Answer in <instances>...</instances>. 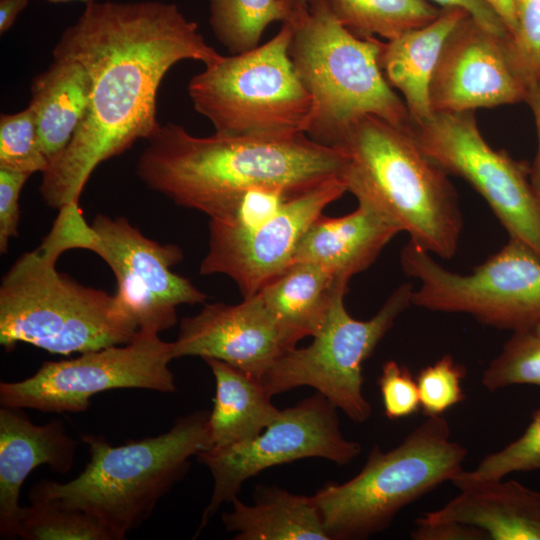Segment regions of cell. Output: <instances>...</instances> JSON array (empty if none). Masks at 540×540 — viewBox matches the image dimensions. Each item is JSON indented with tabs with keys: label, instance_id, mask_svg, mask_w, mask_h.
Returning <instances> with one entry per match:
<instances>
[{
	"label": "cell",
	"instance_id": "1",
	"mask_svg": "<svg viewBox=\"0 0 540 540\" xmlns=\"http://www.w3.org/2000/svg\"><path fill=\"white\" fill-rule=\"evenodd\" d=\"M52 55L79 61L90 77L85 116L67 147L42 173L39 191L51 208L77 202L95 168L160 125L157 92L177 62L206 66L223 55L172 3L93 2L68 26Z\"/></svg>",
	"mask_w": 540,
	"mask_h": 540
},
{
	"label": "cell",
	"instance_id": "16",
	"mask_svg": "<svg viewBox=\"0 0 540 540\" xmlns=\"http://www.w3.org/2000/svg\"><path fill=\"white\" fill-rule=\"evenodd\" d=\"M528 90L510 38L467 14L444 42L429 101L432 112H465L525 102Z\"/></svg>",
	"mask_w": 540,
	"mask_h": 540
},
{
	"label": "cell",
	"instance_id": "43",
	"mask_svg": "<svg viewBox=\"0 0 540 540\" xmlns=\"http://www.w3.org/2000/svg\"><path fill=\"white\" fill-rule=\"evenodd\" d=\"M530 330L540 336V319L530 328Z\"/></svg>",
	"mask_w": 540,
	"mask_h": 540
},
{
	"label": "cell",
	"instance_id": "20",
	"mask_svg": "<svg viewBox=\"0 0 540 540\" xmlns=\"http://www.w3.org/2000/svg\"><path fill=\"white\" fill-rule=\"evenodd\" d=\"M459 493L419 524L457 522L483 530L493 540H540V492L502 479L454 484Z\"/></svg>",
	"mask_w": 540,
	"mask_h": 540
},
{
	"label": "cell",
	"instance_id": "37",
	"mask_svg": "<svg viewBox=\"0 0 540 540\" xmlns=\"http://www.w3.org/2000/svg\"><path fill=\"white\" fill-rule=\"evenodd\" d=\"M436 5L446 7H458L465 10L482 26L493 33L509 37L508 31L491 6L485 0H429Z\"/></svg>",
	"mask_w": 540,
	"mask_h": 540
},
{
	"label": "cell",
	"instance_id": "19",
	"mask_svg": "<svg viewBox=\"0 0 540 540\" xmlns=\"http://www.w3.org/2000/svg\"><path fill=\"white\" fill-rule=\"evenodd\" d=\"M400 232L401 227L387 214L358 201L357 208L344 216L317 217L300 239L293 262L314 263L349 282Z\"/></svg>",
	"mask_w": 540,
	"mask_h": 540
},
{
	"label": "cell",
	"instance_id": "22",
	"mask_svg": "<svg viewBox=\"0 0 540 540\" xmlns=\"http://www.w3.org/2000/svg\"><path fill=\"white\" fill-rule=\"evenodd\" d=\"M53 61L34 77L29 106L36 117L39 145L53 161L72 140L88 108L90 77L76 59L52 55Z\"/></svg>",
	"mask_w": 540,
	"mask_h": 540
},
{
	"label": "cell",
	"instance_id": "38",
	"mask_svg": "<svg viewBox=\"0 0 540 540\" xmlns=\"http://www.w3.org/2000/svg\"><path fill=\"white\" fill-rule=\"evenodd\" d=\"M525 102L532 111L537 132V151L530 166V181L540 202V77L529 88Z\"/></svg>",
	"mask_w": 540,
	"mask_h": 540
},
{
	"label": "cell",
	"instance_id": "27",
	"mask_svg": "<svg viewBox=\"0 0 540 540\" xmlns=\"http://www.w3.org/2000/svg\"><path fill=\"white\" fill-rule=\"evenodd\" d=\"M209 24L215 38L231 53L241 54L259 46L273 22L293 24L297 16L282 0H208Z\"/></svg>",
	"mask_w": 540,
	"mask_h": 540
},
{
	"label": "cell",
	"instance_id": "36",
	"mask_svg": "<svg viewBox=\"0 0 540 540\" xmlns=\"http://www.w3.org/2000/svg\"><path fill=\"white\" fill-rule=\"evenodd\" d=\"M410 536L413 540H484L486 533L472 525L457 522L433 524L415 523Z\"/></svg>",
	"mask_w": 540,
	"mask_h": 540
},
{
	"label": "cell",
	"instance_id": "17",
	"mask_svg": "<svg viewBox=\"0 0 540 540\" xmlns=\"http://www.w3.org/2000/svg\"><path fill=\"white\" fill-rule=\"evenodd\" d=\"M297 342L255 294L234 305L206 304L184 317L172 344L174 359H217L261 380Z\"/></svg>",
	"mask_w": 540,
	"mask_h": 540
},
{
	"label": "cell",
	"instance_id": "14",
	"mask_svg": "<svg viewBox=\"0 0 540 540\" xmlns=\"http://www.w3.org/2000/svg\"><path fill=\"white\" fill-rule=\"evenodd\" d=\"M336 409L322 394L316 393L280 410L256 436L197 454V460L209 469L213 478L211 498L203 511L198 533L223 503L238 496L244 482L267 468L312 457L346 465L358 457L361 445L344 437Z\"/></svg>",
	"mask_w": 540,
	"mask_h": 540
},
{
	"label": "cell",
	"instance_id": "7",
	"mask_svg": "<svg viewBox=\"0 0 540 540\" xmlns=\"http://www.w3.org/2000/svg\"><path fill=\"white\" fill-rule=\"evenodd\" d=\"M466 455L443 416L427 417L388 451L374 446L356 476L313 495L330 540L366 539L385 530L404 507L452 481Z\"/></svg>",
	"mask_w": 540,
	"mask_h": 540
},
{
	"label": "cell",
	"instance_id": "31",
	"mask_svg": "<svg viewBox=\"0 0 540 540\" xmlns=\"http://www.w3.org/2000/svg\"><path fill=\"white\" fill-rule=\"evenodd\" d=\"M540 470V408L534 411L524 433L502 448L487 455L472 471L461 470L453 479L476 482L502 479L514 472Z\"/></svg>",
	"mask_w": 540,
	"mask_h": 540
},
{
	"label": "cell",
	"instance_id": "29",
	"mask_svg": "<svg viewBox=\"0 0 540 540\" xmlns=\"http://www.w3.org/2000/svg\"><path fill=\"white\" fill-rule=\"evenodd\" d=\"M481 382L489 391L512 385L540 387V336L530 329L513 332L485 369Z\"/></svg>",
	"mask_w": 540,
	"mask_h": 540
},
{
	"label": "cell",
	"instance_id": "30",
	"mask_svg": "<svg viewBox=\"0 0 540 540\" xmlns=\"http://www.w3.org/2000/svg\"><path fill=\"white\" fill-rule=\"evenodd\" d=\"M49 160L42 152L36 117L28 105L14 114L0 117V169L32 175L44 173Z\"/></svg>",
	"mask_w": 540,
	"mask_h": 540
},
{
	"label": "cell",
	"instance_id": "26",
	"mask_svg": "<svg viewBox=\"0 0 540 540\" xmlns=\"http://www.w3.org/2000/svg\"><path fill=\"white\" fill-rule=\"evenodd\" d=\"M337 20L353 35L392 40L434 21L442 7L429 0H328Z\"/></svg>",
	"mask_w": 540,
	"mask_h": 540
},
{
	"label": "cell",
	"instance_id": "39",
	"mask_svg": "<svg viewBox=\"0 0 540 540\" xmlns=\"http://www.w3.org/2000/svg\"><path fill=\"white\" fill-rule=\"evenodd\" d=\"M29 0H0V33L7 32Z\"/></svg>",
	"mask_w": 540,
	"mask_h": 540
},
{
	"label": "cell",
	"instance_id": "12",
	"mask_svg": "<svg viewBox=\"0 0 540 540\" xmlns=\"http://www.w3.org/2000/svg\"><path fill=\"white\" fill-rule=\"evenodd\" d=\"M158 334L139 329L126 344L46 361L24 380L0 383L1 407L77 413L89 408L92 396L112 389L173 393L176 384L169 369L173 344Z\"/></svg>",
	"mask_w": 540,
	"mask_h": 540
},
{
	"label": "cell",
	"instance_id": "11",
	"mask_svg": "<svg viewBox=\"0 0 540 540\" xmlns=\"http://www.w3.org/2000/svg\"><path fill=\"white\" fill-rule=\"evenodd\" d=\"M347 289L337 290L326 321L311 344L288 350L261 382L271 396L300 386L312 387L351 420L363 423L372 411L363 395V363L412 304L414 287L410 282L399 285L368 320L348 313L344 303Z\"/></svg>",
	"mask_w": 540,
	"mask_h": 540
},
{
	"label": "cell",
	"instance_id": "9",
	"mask_svg": "<svg viewBox=\"0 0 540 540\" xmlns=\"http://www.w3.org/2000/svg\"><path fill=\"white\" fill-rule=\"evenodd\" d=\"M52 231L61 248L94 252L111 268L115 295L138 329L160 333L177 322V307L203 303L207 296L189 279L172 271L183 253L174 244L146 237L126 218L98 214L92 224L78 203L59 209Z\"/></svg>",
	"mask_w": 540,
	"mask_h": 540
},
{
	"label": "cell",
	"instance_id": "4",
	"mask_svg": "<svg viewBox=\"0 0 540 540\" xmlns=\"http://www.w3.org/2000/svg\"><path fill=\"white\" fill-rule=\"evenodd\" d=\"M209 411L179 417L165 433L112 446L102 435L82 434L90 459L73 480H42L30 500L81 510L122 540L147 520L158 501L179 482L190 458L210 448Z\"/></svg>",
	"mask_w": 540,
	"mask_h": 540
},
{
	"label": "cell",
	"instance_id": "5",
	"mask_svg": "<svg viewBox=\"0 0 540 540\" xmlns=\"http://www.w3.org/2000/svg\"><path fill=\"white\" fill-rule=\"evenodd\" d=\"M42 244L22 254L0 284V344L28 343L52 354L85 353L130 342L138 326L115 294L56 269Z\"/></svg>",
	"mask_w": 540,
	"mask_h": 540
},
{
	"label": "cell",
	"instance_id": "40",
	"mask_svg": "<svg viewBox=\"0 0 540 540\" xmlns=\"http://www.w3.org/2000/svg\"><path fill=\"white\" fill-rule=\"evenodd\" d=\"M505 25L510 39L516 31V16L513 0H485Z\"/></svg>",
	"mask_w": 540,
	"mask_h": 540
},
{
	"label": "cell",
	"instance_id": "33",
	"mask_svg": "<svg viewBox=\"0 0 540 540\" xmlns=\"http://www.w3.org/2000/svg\"><path fill=\"white\" fill-rule=\"evenodd\" d=\"M516 31L510 39L518 68L530 88L540 77V0H513Z\"/></svg>",
	"mask_w": 540,
	"mask_h": 540
},
{
	"label": "cell",
	"instance_id": "42",
	"mask_svg": "<svg viewBox=\"0 0 540 540\" xmlns=\"http://www.w3.org/2000/svg\"><path fill=\"white\" fill-rule=\"evenodd\" d=\"M49 2H52V3H66V2H73V1H76V2H81L83 4L86 5H89L93 2H96V0H47Z\"/></svg>",
	"mask_w": 540,
	"mask_h": 540
},
{
	"label": "cell",
	"instance_id": "6",
	"mask_svg": "<svg viewBox=\"0 0 540 540\" xmlns=\"http://www.w3.org/2000/svg\"><path fill=\"white\" fill-rule=\"evenodd\" d=\"M291 25L288 54L314 103L306 131L312 140L335 147L346 130L367 115L410 126L403 99L379 66L382 41L350 33L328 0H307V12Z\"/></svg>",
	"mask_w": 540,
	"mask_h": 540
},
{
	"label": "cell",
	"instance_id": "24",
	"mask_svg": "<svg viewBox=\"0 0 540 540\" xmlns=\"http://www.w3.org/2000/svg\"><path fill=\"white\" fill-rule=\"evenodd\" d=\"M216 392L208 417L210 448L246 441L264 430L279 414L261 380L221 360L204 359Z\"/></svg>",
	"mask_w": 540,
	"mask_h": 540
},
{
	"label": "cell",
	"instance_id": "2",
	"mask_svg": "<svg viewBox=\"0 0 540 540\" xmlns=\"http://www.w3.org/2000/svg\"><path fill=\"white\" fill-rule=\"evenodd\" d=\"M140 154L137 174L175 204L217 219L256 188L299 195L342 178L347 156L301 133L284 139L196 137L176 123L159 125ZM343 179V178H342Z\"/></svg>",
	"mask_w": 540,
	"mask_h": 540
},
{
	"label": "cell",
	"instance_id": "18",
	"mask_svg": "<svg viewBox=\"0 0 540 540\" xmlns=\"http://www.w3.org/2000/svg\"><path fill=\"white\" fill-rule=\"evenodd\" d=\"M76 450L77 440L66 433L61 420L37 425L21 408H0L1 538H17L24 510L19 504L20 491L28 475L42 465L66 474Z\"/></svg>",
	"mask_w": 540,
	"mask_h": 540
},
{
	"label": "cell",
	"instance_id": "25",
	"mask_svg": "<svg viewBox=\"0 0 540 540\" xmlns=\"http://www.w3.org/2000/svg\"><path fill=\"white\" fill-rule=\"evenodd\" d=\"M348 283L319 265L295 261L256 294L299 341L318 333L337 290Z\"/></svg>",
	"mask_w": 540,
	"mask_h": 540
},
{
	"label": "cell",
	"instance_id": "3",
	"mask_svg": "<svg viewBox=\"0 0 540 540\" xmlns=\"http://www.w3.org/2000/svg\"><path fill=\"white\" fill-rule=\"evenodd\" d=\"M335 147L347 156L342 178L357 201L387 214L428 253L443 259L455 255L463 227L456 190L420 148L410 126L367 115Z\"/></svg>",
	"mask_w": 540,
	"mask_h": 540
},
{
	"label": "cell",
	"instance_id": "28",
	"mask_svg": "<svg viewBox=\"0 0 540 540\" xmlns=\"http://www.w3.org/2000/svg\"><path fill=\"white\" fill-rule=\"evenodd\" d=\"M24 507L17 537L24 540H114L93 516L48 500Z\"/></svg>",
	"mask_w": 540,
	"mask_h": 540
},
{
	"label": "cell",
	"instance_id": "32",
	"mask_svg": "<svg viewBox=\"0 0 540 540\" xmlns=\"http://www.w3.org/2000/svg\"><path fill=\"white\" fill-rule=\"evenodd\" d=\"M466 376L463 365L449 354L422 368L416 382L420 406L426 417L442 416L447 410L464 401L461 382Z\"/></svg>",
	"mask_w": 540,
	"mask_h": 540
},
{
	"label": "cell",
	"instance_id": "34",
	"mask_svg": "<svg viewBox=\"0 0 540 540\" xmlns=\"http://www.w3.org/2000/svg\"><path fill=\"white\" fill-rule=\"evenodd\" d=\"M377 384L388 419L406 418L421 408L416 378L408 367L394 360L386 361L382 365Z\"/></svg>",
	"mask_w": 540,
	"mask_h": 540
},
{
	"label": "cell",
	"instance_id": "21",
	"mask_svg": "<svg viewBox=\"0 0 540 540\" xmlns=\"http://www.w3.org/2000/svg\"><path fill=\"white\" fill-rule=\"evenodd\" d=\"M468 13L458 7L442 8L431 23L388 41H382L378 57L388 84L400 91L411 121L433 112L429 87L444 42L457 23Z\"/></svg>",
	"mask_w": 540,
	"mask_h": 540
},
{
	"label": "cell",
	"instance_id": "15",
	"mask_svg": "<svg viewBox=\"0 0 540 540\" xmlns=\"http://www.w3.org/2000/svg\"><path fill=\"white\" fill-rule=\"evenodd\" d=\"M345 192L344 180L335 178L290 198L273 216L255 226L209 223V248L200 274L226 275L244 297L255 295L293 263L308 227Z\"/></svg>",
	"mask_w": 540,
	"mask_h": 540
},
{
	"label": "cell",
	"instance_id": "13",
	"mask_svg": "<svg viewBox=\"0 0 540 540\" xmlns=\"http://www.w3.org/2000/svg\"><path fill=\"white\" fill-rule=\"evenodd\" d=\"M411 132L425 154L448 175L464 179L486 201L509 238L540 257V202L530 166L482 136L474 111L433 112L411 121Z\"/></svg>",
	"mask_w": 540,
	"mask_h": 540
},
{
	"label": "cell",
	"instance_id": "8",
	"mask_svg": "<svg viewBox=\"0 0 540 540\" xmlns=\"http://www.w3.org/2000/svg\"><path fill=\"white\" fill-rule=\"evenodd\" d=\"M293 26L283 23L266 43L223 56L188 83L195 111L216 134L284 139L305 133L314 103L288 54Z\"/></svg>",
	"mask_w": 540,
	"mask_h": 540
},
{
	"label": "cell",
	"instance_id": "41",
	"mask_svg": "<svg viewBox=\"0 0 540 540\" xmlns=\"http://www.w3.org/2000/svg\"><path fill=\"white\" fill-rule=\"evenodd\" d=\"M286 2L296 14L297 18L307 12V0H282ZM297 20V19H296Z\"/></svg>",
	"mask_w": 540,
	"mask_h": 540
},
{
	"label": "cell",
	"instance_id": "23",
	"mask_svg": "<svg viewBox=\"0 0 540 540\" xmlns=\"http://www.w3.org/2000/svg\"><path fill=\"white\" fill-rule=\"evenodd\" d=\"M231 503L222 521L236 540H330L313 495L262 487L254 504L238 497Z\"/></svg>",
	"mask_w": 540,
	"mask_h": 540
},
{
	"label": "cell",
	"instance_id": "35",
	"mask_svg": "<svg viewBox=\"0 0 540 540\" xmlns=\"http://www.w3.org/2000/svg\"><path fill=\"white\" fill-rule=\"evenodd\" d=\"M29 174L0 169V251L6 253L11 238L18 235L19 199Z\"/></svg>",
	"mask_w": 540,
	"mask_h": 540
},
{
	"label": "cell",
	"instance_id": "10",
	"mask_svg": "<svg viewBox=\"0 0 540 540\" xmlns=\"http://www.w3.org/2000/svg\"><path fill=\"white\" fill-rule=\"evenodd\" d=\"M403 271L415 278L411 303L445 313H463L478 322L512 332L530 329L540 319V257L510 239L469 274L452 272L432 254L408 242Z\"/></svg>",
	"mask_w": 540,
	"mask_h": 540
}]
</instances>
